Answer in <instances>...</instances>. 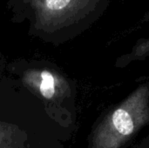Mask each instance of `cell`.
<instances>
[{
	"label": "cell",
	"mask_w": 149,
	"mask_h": 148,
	"mask_svg": "<svg viewBox=\"0 0 149 148\" xmlns=\"http://www.w3.org/2000/svg\"><path fill=\"white\" fill-rule=\"evenodd\" d=\"M148 44H149V42H148V44H145V45H143V46H141V48H142V47H145V46H147V45H148Z\"/></svg>",
	"instance_id": "cell-5"
},
{
	"label": "cell",
	"mask_w": 149,
	"mask_h": 148,
	"mask_svg": "<svg viewBox=\"0 0 149 148\" xmlns=\"http://www.w3.org/2000/svg\"><path fill=\"white\" fill-rule=\"evenodd\" d=\"M133 148H149V133L144 139H142L136 145H134Z\"/></svg>",
	"instance_id": "cell-4"
},
{
	"label": "cell",
	"mask_w": 149,
	"mask_h": 148,
	"mask_svg": "<svg viewBox=\"0 0 149 148\" xmlns=\"http://www.w3.org/2000/svg\"><path fill=\"white\" fill-rule=\"evenodd\" d=\"M41 82L39 90L44 98L50 99L55 94V79L53 75L48 71L41 72Z\"/></svg>",
	"instance_id": "cell-2"
},
{
	"label": "cell",
	"mask_w": 149,
	"mask_h": 148,
	"mask_svg": "<svg viewBox=\"0 0 149 148\" xmlns=\"http://www.w3.org/2000/svg\"><path fill=\"white\" fill-rule=\"evenodd\" d=\"M70 3L71 0H45V6L48 10L56 11L63 10Z\"/></svg>",
	"instance_id": "cell-3"
},
{
	"label": "cell",
	"mask_w": 149,
	"mask_h": 148,
	"mask_svg": "<svg viewBox=\"0 0 149 148\" xmlns=\"http://www.w3.org/2000/svg\"><path fill=\"white\" fill-rule=\"evenodd\" d=\"M149 126V85H141L94 124L87 148H127Z\"/></svg>",
	"instance_id": "cell-1"
}]
</instances>
